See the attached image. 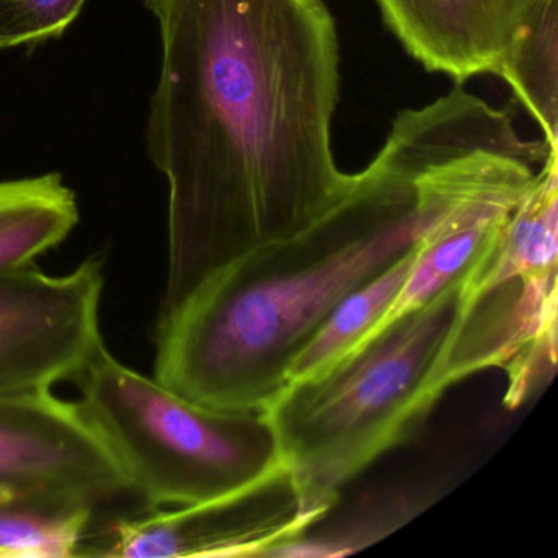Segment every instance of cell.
<instances>
[{"label":"cell","instance_id":"1","mask_svg":"<svg viewBox=\"0 0 558 558\" xmlns=\"http://www.w3.org/2000/svg\"><path fill=\"white\" fill-rule=\"evenodd\" d=\"M145 5L162 44L146 126L169 184L162 322L228 264L335 210L355 174L332 155L341 76L325 0Z\"/></svg>","mask_w":558,"mask_h":558},{"label":"cell","instance_id":"2","mask_svg":"<svg viewBox=\"0 0 558 558\" xmlns=\"http://www.w3.org/2000/svg\"><path fill=\"white\" fill-rule=\"evenodd\" d=\"M547 151L544 140L519 136L508 110L462 84L403 110L335 210L228 264L156 323L153 377L202 407L266 410L342 300L423 244L476 192Z\"/></svg>","mask_w":558,"mask_h":558},{"label":"cell","instance_id":"3","mask_svg":"<svg viewBox=\"0 0 558 558\" xmlns=\"http://www.w3.org/2000/svg\"><path fill=\"white\" fill-rule=\"evenodd\" d=\"M463 279L267 404L283 462L316 511L326 514L348 483L410 439L459 384L453 354L470 306Z\"/></svg>","mask_w":558,"mask_h":558},{"label":"cell","instance_id":"4","mask_svg":"<svg viewBox=\"0 0 558 558\" xmlns=\"http://www.w3.org/2000/svg\"><path fill=\"white\" fill-rule=\"evenodd\" d=\"M74 381L132 493L153 508L221 498L286 463L266 410L202 407L126 367L106 342Z\"/></svg>","mask_w":558,"mask_h":558},{"label":"cell","instance_id":"5","mask_svg":"<svg viewBox=\"0 0 558 558\" xmlns=\"http://www.w3.org/2000/svg\"><path fill=\"white\" fill-rule=\"evenodd\" d=\"M104 264L84 260L50 276L35 264L0 270V395L74 380L104 344Z\"/></svg>","mask_w":558,"mask_h":558},{"label":"cell","instance_id":"6","mask_svg":"<svg viewBox=\"0 0 558 558\" xmlns=\"http://www.w3.org/2000/svg\"><path fill=\"white\" fill-rule=\"evenodd\" d=\"M325 512L303 498L286 463L264 478L198 505L119 519L99 557H269L302 538Z\"/></svg>","mask_w":558,"mask_h":558},{"label":"cell","instance_id":"7","mask_svg":"<svg viewBox=\"0 0 558 558\" xmlns=\"http://www.w3.org/2000/svg\"><path fill=\"white\" fill-rule=\"evenodd\" d=\"M0 489L64 496L96 508L132 493L81 403L51 390L0 395Z\"/></svg>","mask_w":558,"mask_h":558},{"label":"cell","instance_id":"8","mask_svg":"<svg viewBox=\"0 0 558 558\" xmlns=\"http://www.w3.org/2000/svg\"><path fill=\"white\" fill-rule=\"evenodd\" d=\"M385 25L427 73L463 84L496 74L532 0H375Z\"/></svg>","mask_w":558,"mask_h":558},{"label":"cell","instance_id":"9","mask_svg":"<svg viewBox=\"0 0 558 558\" xmlns=\"http://www.w3.org/2000/svg\"><path fill=\"white\" fill-rule=\"evenodd\" d=\"M557 251L558 146H551L498 240L465 274L466 295L476 299L515 279L557 277Z\"/></svg>","mask_w":558,"mask_h":558},{"label":"cell","instance_id":"10","mask_svg":"<svg viewBox=\"0 0 558 558\" xmlns=\"http://www.w3.org/2000/svg\"><path fill=\"white\" fill-rule=\"evenodd\" d=\"M77 223L76 194L57 172L0 182V270L35 264Z\"/></svg>","mask_w":558,"mask_h":558},{"label":"cell","instance_id":"11","mask_svg":"<svg viewBox=\"0 0 558 558\" xmlns=\"http://www.w3.org/2000/svg\"><path fill=\"white\" fill-rule=\"evenodd\" d=\"M496 76L538 123L548 145H558V0H532Z\"/></svg>","mask_w":558,"mask_h":558},{"label":"cell","instance_id":"12","mask_svg":"<svg viewBox=\"0 0 558 558\" xmlns=\"http://www.w3.org/2000/svg\"><path fill=\"white\" fill-rule=\"evenodd\" d=\"M94 511L80 499L0 489V558L80 557Z\"/></svg>","mask_w":558,"mask_h":558},{"label":"cell","instance_id":"13","mask_svg":"<svg viewBox=\"0 0 558 558\" xmlns=\"http://www.w3.org/2000/svg\"><path fill=\"white\" fill-rule=\"evenodd\" d=\"M423 244L404 254L385 272L355 290L336 306L335 312L293 362L287 384L325 371L375 328L400 293Z\"/></svg>","mask_w":558,"mask_h":558},{"label":"cell","instance_id":"14","mask_svg":"<svg viewBox=\"0 0 558 558\" xmlns=\"http://www.w3.org/2000/svg\"><path fill=\"white\" fill-rule=\"evenodd\" d=\"M86 0H0V50L60 38Z\"/></svg>","mask_w":558,"mask_h":558}]
</instances>
